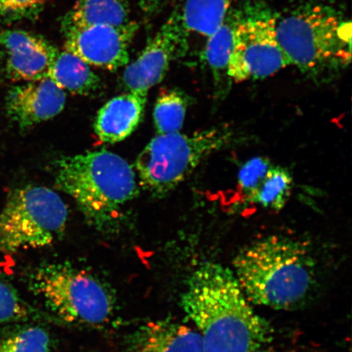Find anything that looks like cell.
<instances>
[{"label":"cell","mask_w":352,"mask_h":352,"mask_svg":"<svg viewBox=\"0 0 352 352\" xmlns=\"http://www.w3.org/2000/svg\"><path fill=\"white\" fill-rule=\"evenodd\" d=\"M237 8L228 63L232 82L266 78L292 65L277 38L278 14L263 0H245Z\"/></svg>","instance_id":"obj_8"},{"label":"cell","mask_w":352,"mask_h":352,"mask_svg":"<svg viewBox=\"0 0 352 352\" xmlns=\"http://www.w3.org/2000/svg\"><path fill=\"white\" fill-rule=\"evenodd\" d=\"M180 305L199 332L204 352H252L272 340L270 325L222 264H201L189 277Z\"/></svg>","instance_id":"obj_1"},{"label":"cell","mask_w":352,"mask_h":352,"mask_svg":"<svg viewBox=\"0 0 352 352\" xmlns=\"http://www.w3.org/2000/svg\"><path fill=\"white\" fill-rule=\"evenodd\" d=\"M124 352H204L199 332L171 320H149L125 338Z\"/></svg>","instance_id":"obj_13"},{"label":"cell","mask_w":352,"mask_h":352,"mask_svg":"<svg viewBox=\"0 0 352 352\" xmlns=\"http://www.w3.org/2000/svg\"><path fill=\"white\" fill-rule=\"evenodd\" d=\"M129 0H78L60 21L64 35L96 25H122L130 22Z\"/></svg>","instance_id":"obj_15"},{"label":"cell","mask_w":352,"mask_h":352,"mask_svg":"<svg viewBox=\"0 0 352 352\" xmlns=\"http://www.w3.org/2000/svg\"><path fill=\"white\" fill-rule=\"evenodd\" d=\"M235 0H186L179 7L184 28L208 38L222 24Z\"/></svg>","instance_id":"obj_18"},{"label":"cell","mask_w":352,"mask_h":352,"mask_svg":"<svg viewBox=\"0 0 352 352\" xmlns=\"http://www.w3.org/2000/svg\"><path fill=\"white\" fill-rule=\"evenodd\" d=\"M47 0H0V22L14 23L37 19Z\"/></svg>","instance_id":"obj_24"},{"label":"cell","mask_w":352,"mask_h":352,"mask_svg":"<svg viewBox=\"0 0 352 352\" xmlns=\"http://www.w3.org/2000/svg\"><path fill=\"white\" fill-rule=\"evenodd\" d=\"M138 28L136 22L130 21L76 30L64 35V50L87 65L113 72L129 64V46Z\"/></svg>","instance_id":"obj_10"},{"label":"cell","mask_w":352,"mask_h":352,"mask_svg":"<svg viewBox=\"0 0 352 352\" xmlns=\"http://www.w3.org/2000/svg\"><path fill=\"white\" fill-rule=\"evenodd\" d=\"M274 164L265 157H253L241 166L239 174V188L246 201L250 202Z\"/></svg>","instance_id":"obj_23"},{"label":"cell","mask_w":352,"mask_h":352,"mask_svg":"<svg viewBox=\"0 0 352 352\" xmlns=\"http://www.w3.org/2000/svg\"><path fill=\"white\" fill-rule=\"evenodd\" d=\"M276 34L292 65L312 78H328L351 63V21L332 4L309 0L277 15Z\"/></svg>","instance_id":"obj_4"},{"label":"cell","mask_w":352,"mask_h":352,"mask_svg":"<svg viewBox=\"0 0 352 352\" xmlns=\"http://www.w3.org/2000/svg\"><path fill=\"white\" fill-rule=\"evenodd\" d=\"M37 312L22 298L17 290L0 276V324L22 322Z\"/></svg>","instance_id":"obj_22"},{"label":"cell","mask_w":352,"mask_h":352,"mask_svg":"<svg viewBox=\"0 0 352 352\" xmlns=\"http://www.w3.org/2000/svg\"><path fill=\"white\" fill-rule=\"evenodd\" d=\"M0 47L8 78L24 82L47 78L59 52L41 35L21 30H0Z\"/></svg>","instance_id":"obj_11"},{"label":"cell","mask_w":352,"mask_h":352,"mask_svg":"<svg viewBox=\"0 0 352 352\" xmlns=\"http://www.w3.org/2000/svg\"><path fill=\"white\" fill-rule=\"evenodd\" d=\"M67 219V206L52 189H15L0 211V254L47 248L63 235Z\"/></svg>","instance_id":"obj_7"},{"label":"cell","mask_w":352,"mask_h":352,"mask_svg":"<svg viewBox=\"0 0 352 352\" xmlns=\"http://www.w3.org/2000/svg\"><path fill=\"white\" fill-rule=\"evenodd\" d=\"M47 78L65 91L87 96L98 89L100 79L90 65L67 51L58 52Z\"/></svg>","instance_id":"obj_17"},{"label":"cell","mask_w":352,"mask_h":352,"mask_svg":"<svg viewBox=\"0 0 352 352\" xmlns=\"http://www.w3.org/2000/svg\"><path fill=\"white\" fill-rule=\"evenodd\" d=\"M54 170L56 187L73 198L87 221L100 231L111 230L138 195L133 167L107 151L60 158Z\"/></svg>","instance_id":"obj_3"},{"label":"cell","mask_w":352,"mask_h":352,"mask_svg":"<svg viewBox=\"0 0 352 352\" xmlns=\"http://www.w3.org/2000/svg\"><path fill=\"white\" fill-rule=\"evenodd\" d=\"M165 0H140V10L146 15H153L155 13Z\"/></svg>","instance_id":"obj_25"},{"label":"cell","mask_w":352,"mask_h":352,"mask_svg":"<svg viewBox=\"0 0 352 352\" xmlns=\"http://www.w3.org/2000/svg\"><path fill=\"white\" fill-rule=\"evenodd\" d=\"M252 352H270V351H267V349H264L263 347H261V349L254 350Z\"/></svg>","instance_id":"obj_26"},{"label":"cell","mask_w":352,"mask_h":352,"mask_svg":"<svg viewBox=\"0 0 352 352\" xmlns=\"http://www.w3.org/2000/svg\"><path fill=\"white\" fill-rule=\"evenodd\" d=\"M237 19L239 8L232 7L222 24L208 38L204 52V59L212 74L214 87L222 94L232 83L228 74V63Z\"/></svg>","instance_id":"obj_16"},{"label":"cell","mask_w":352,"mask_h":352,"mask_svg":"<svg viewBox=\"0 0 352 352\" xmlns=\"http://www.w3.org/2000/svg\"><path fill=\"white\" fill-rule=\"evenodd\" d=\"M188 36L179 8H175L142 54L126 65L122 81L127 91L148 94L149 89L164 80L171 63L187 52Z\"/></svg>","instance_id":"obj_9"},{"label":"cell","mask_w":352,"mask_h":352,"mask_svg":"<svg viewBox=\"0 0 352 352\" xmlns=\"http://www.w3.org/2000/svg\"><path fill=\"white\" fill-rule=\"evenodd\" d=\"M66 94L48 78L12 87L6 96L8 118L25 130L58 116L65 108Z\"/></svg>","instance_id":"obj_12"},{"label":"cell","mask_w":352,"mask_h":352,"mask_svg":"<svg viewBox=\"0 0 352 352\" xmlns=\"http://www.w3.org/2000/svg\"><path fill=\"white\" fill-rule=\"evenodd\" d=\"M50 333L39 325L29 324L0 340V352H50Z\"/></svg>","instance_id":"obj_21"},{"label":"cell","mask_w":352,"mask_h":352,"mask_svg":"<svg viewBox=\"0 0 352 352\" xmlns=\"http://www.w3.org/2000/svg\"><path fill=\"white\" fill-rule=\"evenodd\" d=\"M189 96L179 88H167L158 95L153 109L157 134L179 132L186 120Z\"/></svg>","instance_id":"obj_19"},{"label":"cell","mask_w":352,"mask_h":352,"mask_svg":"<svg viewBox=\"0 0 352 352\" xmlns=\"http://www.w3.org/2000/svg\"><path fill=\"white\" fill-rule=\"evenodd\" d=\"M147 95L145 92L127 91L105 103L94 122L100 142L114 144L129 138L143 120Z\"/></svg>","instance_id":"obj_14"},{"label":"cell","mask_w":352,"mask_h":352,"mask_svg":"<svg viewBox=\"0 0 352 352\" xmlns=\"http://www.w3.org/2000/svg\"><path fill=\"white\" fill-rule=\"evenodd\" d=\"M293 184L292 175L287 169L274 165L250 202L277 212L287 204Z\"/></svg>","instance_id":"obj_20"},{"label":"cell","mask_w":352,"mask_h":352,"mask_svg":"<svg viewBox=\"0 0 352 352\" xmlns=\"http://www.w3.org/2000/svg\"><path fill=\"white\" fill-rule=\"evenodd\" d=\"M28 285L47 309L65 322L100 325L116 314L113 289L98 276L72 264H42L30 272Z\"/></svg>","instance_id":"obj_5"},{"label":"cell","mask_w":352,"mask_h":352,"mask_svg":"<svg viewBox=\"0 0 352 352\" xmlns=\"http://www.w3.org/2000/svg\"><path fill=\"white\" fill-rule=\"evenodd\" d=\"M233 274L250 302L276 310L293 309L311 292L315 268L307 250L287 237L270 236L242 249Z\"/></svg>","instance_id":"obj_2"},{"label":"cell","mask_w":352,"mask_h":352,"mask_svg":"<svg viewBox=\"0 0 352 352\" xmlns=\"http://www.w3.org/2000/svg\"><path fill=\"white\" fill-rule=\"evenodd\" d=\"M235 131L219 125L191 134H157L135 162L140 186L162 198L175 190L202 162L234 142Z\"/></svg>","instance_id":"obj_6"}]
</instances>
